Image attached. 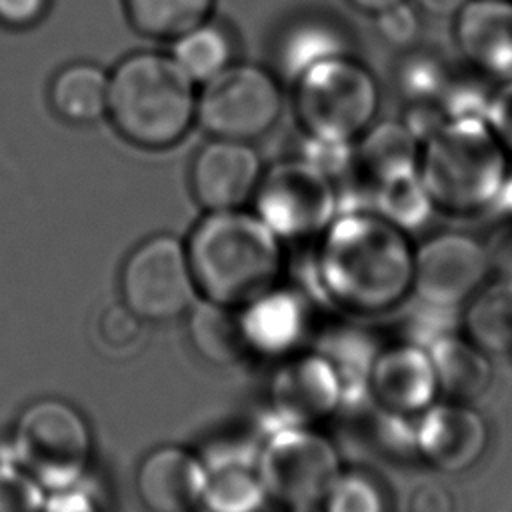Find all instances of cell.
Listing matches in <instances>:
<instances>
[{
  "label": "cell",
  "mask_w": 512,
  "mask_h": 512,
  "mask_svg": "<svg viewBox=\"0 0 512 512\" xmlns=\"http://www.w3.org/2000/svg\"><path fill=\"white\" fill-rule=\"evenodd\" d=\"M320 512H390V492L372 470L342 468L328 488Z\"/></svg>",
  "instance_id": "28"
},
{
  "label": "cell",
  "mask_w": 512,
  "mask_h": 512,
  "mask_svg": "<svg viewBox=\"0 0 512 512\" xmlns=\"http://www.w3.org/2000/svg\"><path fill=\"white\" fill-rule=\"evenodd\" d=\"M50 8V0H0V24L24 30L38 24Z\"/></svg>",
  "instance_id": "37"
},
{
  "label": "cell",
  "mask_w": 512,
  "mask_h": 512,
  "mask_svg": "<svg viewBox=\"0 0 512 512\" xmlns=\"http://www.w3.org/2000/svg\"><path fill=\"white\" fill-rule=\"evenodd\" d=\"M344 376L328 352H294L268 380V406L280 426H310L332 418L346 398Z\"/></svg>",
  "instance_id": "12"
},
{
  "label": "cell",
  "mask_w": 512,
  "mask_h": 512,
  "mask_svg": "<svg viewBox=\"0 0 512 512\" xmlns=\"http://www.w3.org/2000/svg\"><path fill=\"white\" fill-rule=\"evenodd\" d=\"M452 38L472 72L512 78V0H466L452 16Z\"/></svg>",
  "instance_id": "16"
},
{
  "label": "cell",
  "mask_w": 512,
  "mask_h": 512,
  "mask_svg": "<svg viewBox=\"0 0 512 512\" xmlns=\"http://www.w3.org/2000/svg\"><path fill=\"white\" fill-rule=\"evenodd\" d=\"M40 512H104L100 496L84 482L48 490Z\"/></svg>",
  "instance_id": "35"
},
{
  "label": "cell",
  "mask_w": 512,
  "mask_h": 512,
  "mask_svg": "<svg viewBox=\"0 0 512 512\" xmlns=\"http://www.w3.org/2000/svg\"><path fill=\"white\" fill-rule=\"evenodd\" d=\"M352 52L348 32L324 16L300 18L280 32L274 46V60L284 80L294 82L310 66L340 54Z\"/></svg>",
  "instance_id": "20"
},
{
  "label": "cell",
  "mask_w": 512,
  "mask_h": 512,
  "mask_svg": "<svg viewBox=\"0 0 512 512\" xmlns=\"http://www.w3.org/2000/svg\"><path fill=\"white\" fill-rule=\"evenodd\" d=\"M204 482L206 462L176 444L150 450L134 476L136 496L148 512H200Z\"/></svg>",
  "instance_id": "17"
},
{
  "label": "cell",
  "mask_w": 512,
  "mask_h": 512,
  "mask_svg": "<svg viewBox=\"0 0 512 512\" xmlns=\"http://www.w3.org/2000/svg\"><path fill=\"white\" fill-rule=\"evenodd\" d=\"M268 504L256 458L222 456L206 462L200 512H264Z\"/></svg>",
  "instance_id": "21"
},
{
  "label": "cell",
  "mask_w": 512,
  "mask_h": 512,
  "mask_svg": "<svg viewBox=\"0 0 512 512\" xmlns=\"http://www.w3.org/2000/svg\"><path fill=\"white\" fill-rule=\"evenodd\" d=\"M484 122L512 160V78L494 82Z\"/></svg>",
  "instance_id": "34"
},
{
  "label": "cell",
  "mask_w": 512,
  "mask_h": 512,
  "mask_svg": "<svg viewBox=\"0 0 512 512\" xmlns=\"http://www.w3.org/2000/svg\"><path fill=\"white\" fill-rule=\"evenodd\" d=\"M428 348L442 398L474 402L492 384L490 354L476 346L464 332H442Z\"/></svg>",
  "instance_id": "19"
},
{
  "label": "cell",
  "mask_w": 512,
  "mask_h": 512,
  "mask_svg": "<svg viewBox=\"0 0 512 512\" xmlns=\"http://www.w3.org/2000/svg\"><path fill=\"white\" fill-rule=\"evenodd\" d=\"M262 172L250 142L212 138L192 160L190 190L206 212L236 210L254 198Z\"/></svg>",
  "instance_id": "15"
},
{
  "label": "cell",
  "mask_w": 512,
  "mask_h": 512,
  "mask_svg": "<svg viewBox=\"0 0 512 512\" xmlns=\"http://www.w3.org/2000/svg\"><path fill=\"white\" fill-rule=\"evenodd\" d=\"M144 320L122 300L106 306L96 322V334L108 350H130L142 338Z\"/></svg>",
  "instance_id": "32"
},
{
  "label": "cell",
  "mask_w": 512,
  "mask_h": 512,
  "mask_svg": "<svg viewBox=\"0 0 512 512\" xmlns=\"http://www.w3.org/2000/svg\"><path fill=\"white\" fill-rule=\"evenodd\" d=\"M408 512H456L454 492L440 480H422L408 496Z\"/></svg>",
  "instance_id": "36"
},
{
  "label": "cell",
  "mask_w": 512,
  "mask_h": 512,
  "mask_svg": "<svg viewBox=\"0 0 512 512\" xmlns=\"http://www.w3.org/2000/svg\"><path fill=\"white\" fill-rule=\"evenodd\" d=\"M248 354L282 360L298 352L308 332V306L300 294L274 286L238 308Z\"/></svg>",
  "instance_id": "18"
},
{
  "label": "cell",
  "mask_w": 512,
  "mask_h": 512,
  "mask_svg": "<svg viewBox=\"0 0 512 512\" xmlns=\"http://www.w3.org/2000/svg\"><path fill=\"white\" fill-rule=\"evenodd\" d=\"M368 202L374 212L384 216L404 232L420 228L434 212L432 200L420 180L418 168L386 178L370 188Z\"/></svg>",
  "instance_id": "27"
},
{
  "label": "cell",
  "mask_w": 512,
  "mask_h": 512,
  "mask_svg": "<svg viewBox=\"0 0 512 512\" xmlns=\"http://www.w3.org/2000/svg\"><path fill=\"white\" fill-rule=\"evenodd\" d=\"M466 0H414L416 8L436 18H452Z\"/></svg>",
  "instance_id": "38"
},
{
  "label": "cell",
  "mask_w": 512,
  "mask_h": 512,
  "mask_svg": "<svg viewBox=\"0 0 512 512\" xmlns=\"http://www.w3.org/2000/svg\"><path fill=\"white\" fill-rule=\"evenodd\" d=\"M268 498L286 512H316L340 474L336 444L318 428L278 426L256 456Z\"/></svg>",
  "instance_id": "7"
},
{
  "label": "cell",
  "mask_w": 512,
  "mask_h": 512,
  "mask_svg": "<svg viewBox=\"0 0 512 512\" xmlns=\"http://www.w3.org/2000/svg\"><path fill=\"white\" fill-rule=\"evenodd\" d=\"M186 330L194 352L214 366L234 364L248 354L236 308L198 298L186 312Z\"/></svg>",
  "instance_id": "24"
},
{
  "label": "cell",
  "mask_w": 512,
  "mask_h": 512,
  "mask_svg": "<svg viewBox=\"0 0 512 512\" xmlns=\"http://www.w3.org/2000/svg\"><path fill=\"white\" fill-rule=\"evenodd\" d=\"M184 246L204 300L238 310L274 288L280 278V238L256 212H206Z\"/></svg>",
  "instance_id": "2"
},
{
  "label": "cell",
  "mask_w": 512,
  "mask_h": 512,
  "mask_svg": "<svg viewBox=\"0 0 512 512\" xmlns=\"http://www.w3.org/2000/svg\"><path fill=\"white\" fill-rule=\"evenodd\" d=\"M414 246L408 232L372 208L336 214L320 234L316 278L326 298L354 316L394 310L412 294Z\"/></svg>",
  "instance_id": "1"
},
{
  "label": "cell",
  "mask_w": 512,
  "mask_h": 512,
  "mask_svg": "<svg viewBox=\"0 0 512 512\" xmlns=\"http://www.w3.org/2000/svg\"><path fill=\"white\" fill-rule=\"evenodd\" d=\"M488 246L458 230H444L414 246L412 294L426 306L450 310L464 306L488 282Z\"/></svg>",
  "instance_id": "11"
},
{
  "label": "cell",
  "mask_w": 512,
  "mask_h": 512,
  "mask_svg": "<svg viewBox=\"0 0 512 512\" xmlns=\"http://www.w3.org/2000/svg\"><path fill=\"white\" fill-rule=\"evenodd\" d=\"M20 466L46 492L86 478L92 430L68 400L46 396L30 402L14 420L2 456Z\"/></svg>",
  "instance_id": "5"
},
{
  "label": "cell",
  "mask_w": 512,
  "mask_h": 512,
  "mask_svg": "<svg viewBox=\"0 0 512 512\" xmlns=\"http://www.w3.org/2000/svg\"><path fill=\"white\" fill-rule=\"evenodd\" d=\"M284 108L278 76L250 62H232L200 84L196 122L212 138L252 142L268 134Z\"/></svg>",
  "instance_id": "8"
},
{
  "label": "cell",
  "mask_w": 512,
  "mask_h": 512,
  "mask_svg": "<svg viewBox=\"0 0 512 512\" xmlns=\"http://www.w3.org/2000/svg\"><path fill=\"white\" fill-rule=\"evenodd\" d=\"M256 216L280 238L320 236L338 214L336 182L304 158L276 162L254 192Z\"/></svg>",
  "instance_id": "10"
},
{
  "label": "cell",
  "mask_w": 512,
  "mask_h": 512,
  "mask_svg": "<svg viewBox=\"0 0 512 512\" xmlns=\"http://www.w3.org/2000/svg\"><path fill=\"white\" fill-rule=\"evenodd\" d=\"M292 84L296 118L306 136L356 142L376 122L380 86L354 52L310 66Z\"/></svg>",
  "instance_id": "6"
},
{
  "label": "cell",
  "mask_w": 512,
  "mask_h": 512,
  "mask_svg": "<svg viewBox=\"0 0 512 512\" xmlns=\"http://www.w3.org/2000/svg\"><path fill=\"white\" fill-rule=\"evenodd\" d=\"M170 56L200 86L236 62V44L226 26L208 18L176 36Z\"/></svg>",
  "instance_id": "25"
},
{
  "label": "cell",
  "mask_w": 512,
  "mask_h": 512,
  "mask_svg": "<svg viewBox=\"0 0 512 512\" xmlns=\"http://www.w3.org/2000/svg\"><path fill=\"white\" fill-rule=\"evenodd\" d=\"M494 82L468 70L466 74H456L448 82L446 90L438 98V108L444 120H484L490 92Z\"/></svg>",
  "instance_id": "30"
},
{
  "label": "cell",
  "mask_w": 512,
  "mask_h": 512,
  "mask_svg": "<svg viewBox=\"0 0 512 512\" xmlns=\"http://www.w3.org/2000/svg\"><path fill=\"white\" fill-rule=\"evenodd\" d=\"M110 72L94 62H72L64 66L50 84L52 110L70 124H94L108 112Z\"/></svg>",
  "instance_id": "22"
},
{
  "label": "cell",
  "mask_w": 512,
  "mask_h": 512,
  "mask_svg": "<svg viewBox=\"0 0 512 512\" xmlns=\"http://www.w3.org/2000/svg\"><path fill=\"white\" fill-rule=\"evenodd\" d=\"M118 288L122 302L144 322H168L200 298L186 246L172 234H154L126 256Z\"/></svg>",
  "instance_id": "9"
},
{
  "label": "cell",
  "mask_w": 512,
  "mask_h": 512,
  "mask_svg": "<svg viewBox=\"0 0 512 512\" xmlns=\"http://www.w3.org/2000/svg\"><path fill=\"white\" fill-rule=\"evenodd\" d=\"M454 70L450 64L432 50H410L396 68V84L408 104H436Z\"/></svg>",
  "instance_id": "29"
},
{
  "label": "cell",
  "mask_w": 512,
  "mask_h": 512,
  "mask_svg": "<svg viewBox=\"0 0 512 512\" xmlns=\"http://www.w3.org/2000/svg\"><path fill=\"white\" fill-rule=\"evenodd\" d=\"M198 84L164 52L124 56L108 80V112L114 130L144 150L178 144L196 122Z\"/></svg>",
  "instance_id": "3"
},
{
  "label": "cell",
  "mask_w": 512,
  "mask_h": 512,
  "mask_svg": "<svg viewBox=\"0 0 512 512\" xmlns=\"http://www.w3.org/2000/svg\"><path fill=\"white\" fill-rule=\"evenodd\" d=\"M132 28L154 40H174L210 18L214 0H122Z\"/></svg>",
  "instance_id": "26"
},
{
  "label": "cell",
  "mask_w": 512,
  "mask_h": 512,
  "mask_svg": "<svg viewBox=\"0 0 512 512\" xmlns=\"http://www.w3.org/2000/svg\"><path fill=\"white\" fill-rule=\"evenodd\" d=\"M510 162L484 120H444L420 144L418 174L434 210L472 216L496 204Z\"/></svg>",
  "instance_id": "4"
},
{
  "label": "cell",
  "mask_w": 512,
  "mask_h": 512,
  "mask_svg": "<svg viewBox=\"0 0 512 512\" xmlns=\"http://www.w3.org/2000/svg\"><path fill=\"white\" fill-rule=\"evenodd\" d=\"M356 10H360V12H364V14H372V16H376L378 12H382V10H386V8H390V6H394V4H398V2H402V0H348Z\"/></svg>",
  "instance_id": "39"
},
{
  "label": "cell",
  "mask_w": 512,
  "mask_h": 512,
  "mask_svg": "<svg viewBox=\"0 0 512 512\" xmlns=\"http://www.w3.org/2000/svg\"><path fill=\"white\" fill-rule=\"evenodd\" d=\"M366 394L382 414L414 420L440 398L428 348L396 342L376 350L366 376Z\"/></svg>",
  "instance_id": "14"
},
{
  "label": "cell",
  "mask_w": 512,
  "mask_h": 512,
  "mask_svg": "<svg viewBox=\"0 0 512 512\" xmlns=\"http://www.w3.org/2000/svg\"><path fill=\"white\" fill-rule=\"evenodd\" d=\"M46 490L14 462L0 458V512H40Z\"/></svg>",
  "instance_id": "31"
},
{
  "label": "cell",
  "mask_w": 512,
  "mask_h": 512,
  "mask_svg": "<svg viewBox=\"0 0 512 512\" xmlns=\"http://www.w3.org/2000/svg\"><path fill=\"white\" fill-rule=\"evenodd\" d=\"M462 332L488 354L512 352V278L484 282L462 306Z\"/></svg>",
  "instance_id": "23"
},
{
  "label": "cell",
  "mask_w": 512,
  "mask_h": 512,
  "mask_svg": "<svg viewBox=\"0 0 512 512\" xmlns=\"http://www.w3.org/2000/svg\"><path fill=\"white\" fill-rule=\"evenodd\" d=\"M376 30L384 42L390 46H412L420 32V16L416 6L408 4L406 0L378 12L376 16Z\"/></svg>",
  "instance_id": "33"
},
{
  "label": "cell",
  "mask_w": 512,
  "mask_h": 512,
  "mask_svg": "<svg viewBox=\"0 0 512 512\" xmlns=\"http://www.w3.org/2000/svg\"><path fill=\"white\" fill-rule=\"evenodd\" d=\"M414 452L442 474L472 470L490 446L486 418L472 402L436 400L414 418Z\"/></svg>",
  "instance_id": "13"
}]
</instances>
